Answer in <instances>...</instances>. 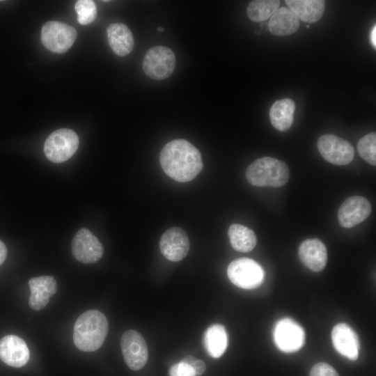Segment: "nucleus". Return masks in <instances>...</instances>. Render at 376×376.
I'll list each match as a JSON object with an SVG mask.
<instances>
[{"mask_svg":"<svg viewBox=\"0 0 376 376\" xmlns=\"http://www.w3.org/2000/svg\"><path fill=\"white\" fill-rule=\"evenodd\" d=\"M331 339L334 348L348 359H358L359 341L355 331L345 323L335 325L331 331Z\"/></svg>","mask_w":376,"mask_h":376,"instance_id":"15","label":"nucleus"},{"mask_svg":"<svg viewBox=\"0 0 376 376\" xmlns=\"http://www.w3.org/2000/svg\"><path fill=\"white\" fill-rule=\"evenodd\" d=\"M30 357L24 340L15 335H7L0 340V359L6 364L15 368L24 366Z\"/></svg>","mask_w":376,"mask_h":376,"instance_id":"14","label":"nucleus"},{"mask_svg":"<svg viewBox=\"0 0 376 376\" xmlns=\"http://www.w3.org/2000/svg\"><path fill=\"white\" fill-rule=\"evenodd\" d=\"M245 176L253 186L279 187L288 182L290 171L284 162L264 157L257 159L247 167Z\"/></svg>","mask_w":376,"mask_h":376,"instance_id":"3","label":"nucleus"},{"mask_svg":"<svg viewBox=\"0 0 376 376\" xmlns=\"http://www.w3.org/2000/svg\"><path fill=\"white\" fill-rule=\"evenodd\" d=\"M157 30H158L159 31H161V32H162V31H164V29H163L162 27H158V28H157Z\"/></svg>","mask_w":376,"mask_h":376,"instance_id":"32","label":"nucleus"},{"mask_svg":"<svg viewBox=\"0 0 376 376\" xmlns=\"http://www.w3.org/2000/svg\"><path fill=\"white\" fill-rule=\"evenodd\" d=\"M170 376H196L194 369L187 363L180 361L169 370Z\"/></svg>","mask_w":376,"mask_h":376,"instance_id":"28","label":"nucleus"},{"mask_svg":"<svg viewBox=\"0 0 376 376\" xmlns=\"http://www.w3.org/2000/svg\"><path fill=\"white\" fill-rule=\"evenodd\" d=\"M107 35L109 45L116 55L124 56L132 51L134 38L126 25L121 23L111 24L107 29Z\"/></svg>","mask_w":376,"mask_h":376,"instance_id":"18","label":"nucleus"},{"mask_svg":"<svg viewBox=\"0 0 376 376\" xmlns=\"http://www.w3.org/2000/svg\"><path fill=\"white\" fill-rule=\"evenodd\" d=\"M203 343L212 357H221L228 346V334L225 327L220 324L210 326L204 334Z\"/></svg>","mask_w":376,"mask_h":376,"instance_id":"22","label":"nucleus"},{"mask_svg":"<svg viewBox=\"0 0 376 376\" xmlns=\"http://www.w3.org/2000/svg\"><path fill=\"white\" fill-rule=\"evenodd\" d=\"M370 40L374 48H376V26L375 25L372 29L370 34Z\"/></svg>","mask_w":376,"mask_h":376,"instance_id":"31","label":"nucleus"},{"mask_svg":"<svg viewBox=\"0 0 376 376\" xmlns=\"http://www.w3.org/2000/svg\"><path fill=\"white\" fill-rule=\"evenodd\" d=\"M7 256V249L5 244L0 240V265L4 262Z\"/></svg>","mask_w":376,"mask_h":376,"instance_id":"30","label":"nucleus"},{"mask_svg":"<svg viewBox=\"0 0 376 376\" xmlns=\"http://www.w3.org/2000/svg\"><path fill=\"white\" fill-rule=\"evenodd\" d=\"M175 63V56L170 48L155 46L146 53L143 60V70L150 78L163 80L172 75Z\"/></svg>","mask_w":376,"mask_h":376,"instance_id":"5","label":"nucleus"},{"mask_svg":"<svg viewBox=\"0 0 376 376\" xmlns=\"http://www.w3.org/2000/svg\"><path fill=\"white\" fill-rule=\"evenodd\" d=\"M75 8L77 14L78 22L81 25L88 24L93 22L96 18L97 8L93 1H77Z\"/></svg>","mask_w":376,"mask_h":376,"instance_id":"26","label":"nucleus"},{"mask_svg":"<svg viewBox=\"0 0 376 376\" xmlns=\"http://www.w3.org/2000/svg\"><path fill=\"white\" fill-rule=\"evenodd\" d=\"M306 27L307 29H309V28H310V26H309V25H306Z\"/></svg>","mask_w":376,"mask_h":376,"instance_id":"33","label":"nucleus"},{"mask_svg":"<svg viewBox=\"0 0 376 376\" xmlns=\"http://www.w3.org/2000/svg\"><path fill=\"white\" fill-rule=\"evenodd\" d=\"M269 31L276 36L295 33L299 27V19L288 7H281L272 15L268 22Z\"/></svg>","mask_w":376,"mask_h":376,"instance_id":"19","label":"nucleus"},{"mask_svg":"<svg viewBox=\"0 0 376 376\" xmlns=\"http://www.w3.org/2000/svg\"><path fill=\"white\" fill-rule=\"evenodd\" d=\"M317 146L322 157L335 165H347L354 156L353 146L347 141L334 134L322 135L318 140Z\"/></svg>","mask_w":376,"mask_h":376,"instance_id":"8","label":"nucleus"},{"mask_svg":"<svg viewBox=\"0 0 376 376\" xmlns=\"http://www.w3.org/2000/svg\"><path fill=\"white\" fill-rule=\"evenodd\" d=\"M76 38L75 29L61 22L49 21L42 27L41 41L42 45L47 49L55 53L66 52L73 45Z\"/></svg>","mask_w":376,"mask_h":376,"instance_id":"7","label":"nucleus"},{"mask_svg":"<svg viewBox=\"0 0 376 376\" xmlns=\"http://www.w3.org/2000/svg\"><path fill=\"white\" fill-rule=\"evenodd\" d=\"M371 211L372 207L368 199L361 196H351L339 207L338 222L343 228L354 227L366 219Z\"/></svg>","mask_w":376,"mask_h":376,"instance_id":"12","label":"nucleus"},{"mask_svg":"<svg viewBox=\"0 0 376 376\" xmlns=\"http://www.w3.org/2000/svg\"><path fill=\"white\" fill-rule=\"evenodd\" d=\"M159 247L162 253L167 260L178 262L185 258L188 253L189 240L182 229L172 227L162 235Z\"/></svg>","mask_w":376,"mask_h":376,"instance_id":"13","label":"nucleus"},{"mask_svg":"<svg viewBox=\"0 0 376 376\" xmlns=\"http://www.w3.org/2000/svg\"><path fill=\"white\" fill-rule=\"evenodd\" d=\"M295 111V102L290 98L276 100L269 109L271 123L276 130L284 132L293 122Z\"/></svg>","mask_w":376,"mask_h":376,"instance_id":"21","label":"nucleus"},{"mask_svg":"<svg viewBox=\"0 0 376 376\" xmlns=\"http://www.w3.org/2000/svg\"><path fill=\"white\" fill-rule=\"evenodd\" d=\"M108 330V320L102 312L97 310L86 311L75 323L74 343L81 351H95L103 344Z\"/></svg>","mask_w":376,"mask_h":376,"instance_id":"2","label":"nucleus"},{"mask_svg":"<svg viewBox=\"0 0 376 376\" xmlns=\"http://www.w3.org/2000/svg\"><path fill=\"white\" fill-rule=\"evenodd\" d=\"M182 361L188 363L194 369L196 376L201 375L205 370V363L192 356H187Z\"/></svg>","mask_w":376,"mask_h":376,"instance_id":"29","label":"nucleus"},{"mask_svg":"<svg viewBox=\"0 0 376 376\" xmlns=\"http://www.w3.org/2000/svg\"><path fill=\"white\" fill-rule=\"evenodd\" d=\"M285 2L299 19L307 23L318 22L325 8L322 0H286Z\"/></svg>","mask_w":376,"mask_h":376,"instance_id":"20","label":"nucleus"},{"mask_svg":"<svg viewBox=\"0 0 376 376\" xmlns=\"http://www.w3.org/2000/svg\"><path fill=\"white\" fill-rule=\"evenodd\" d=\"M120 347L125 363L131 370H139L146 365L148 350L139 332L133 329L126 331L121 337Z\"/></svg>","mask_w":376,"mask_h":376,"instance_id":"10","label":"nucleus"},{"mask_svg":"<svg viewBox=\"0 0 376 376\" xmlns=\"http://www.w3.org/2000/svg\"><path fill=\"white\" fill-rule=\"evenodd\" d=\"M79 137L72 130L62 128L49 134L44 144L46 157L54 163L69 159L77 151Z\"/></svg>","mask_w":376,"mask_h":376,"instance_id":"4","label":"nucleus"},{"mask_svg":"<svg viewBox=\"0 0 376 376\" xmlns=\"http://www.w3.org/2000/svg\"><path fill=\"white\" fill-rule=\"evenodd\" d=\"M273 336L277 347L285 353L298 351L305 343V332L303 328L288 318L281 319L276 322Z\"/></svg>","mask_w":376,"mask_h":376,"instance_id":"9","label":"nucleus"},{"mask_svg":"<svg viewBox=\"0 0 376 376\" xmlns=\"http://www.w3.org/2000/svg\"><path fill=\"white\" fill-rule=\"evenodd\" d=\"M31 295L29 304L30 307L38 311L45 307L57 290L56 281L53 276H41L32 278L29 281Z\"/></svg>","mask_w":376,"mask_h":376,"instance_id":"17","label":"nucleus"},{"mask_svg":"<svg viewBox=\"0 0 376 376\" xmlns=\"http://www.w3.org/2000/svg\"><path fill=\"white\" fill-rule=\"evenodd\" d=\"M301 263L313 272H320L327 262V251L319 239H307L299 246L298 251Z\"/></svg>","mask_w":376,"mask_h":376,"instance_id":"16","label":"nucleus"},{"mask_svg":"<svg viewBox=\"0 0 376 376\" xmlns=\"http://www.w3.org/2000/svg\"><path fill=\"white\" fill-rule=\"evenodd\" d=\"M159 162L164 173L180 182L195 178L203 166L199 150L182 139L171 141L163 147Z\"/></svg>","mask_w":376,"mask_h":376,"instance_id":"1","label":"nucleus"},{"mask_svg":"<svg viewBox=\"0 0 376 376\" xmlns=\"http://www.w3.org/2000/svg\"><path fill=\"white\" fill-rule=\"evenodd\" d=\"M280 5L278 0H256L247 7V15L253 22H263L269 19L277 10Z\"/></svg>","mask_w":376,"mask_h":376,"instance_id":"24","label":"nucleus"},{"mask_svg":"<svg viewBox=\"0 0 376 376\" xmlns=\"http://www.w3.org/2000/svg\"><path fill=\"white\" fill-rule=\"evenodd\" d=\"M74 257L85 264L97 262L103 256L104 248L97 237L88 228H81L72 241Z\"/></svg>","mask_w":376,"mask_h":376,"instance_id":"11","label":"nucleus"},{"mask_svg":"<svg viewBox=\"0 0 376 376\" xmlns=\"http://www.w3.org/2000/svg\"><path fill=\"white\" fill-rule=\"evenodd\" d=\"M227 274L234 285L243 289L257 288L264 280L262 267L248 258H240L232 261L228 267Z\"/></svg>","mask_w":376,"mask_h":376,"instance_id":"6","label":"nucleus"},{"mask_svg":"<svg viewBox=\"0 0 376 376\" xmlns=\"http://www.w3.org/2000/svg\"><path fill=\"white\" fill-rule=\"evenodd\" d=\"M228 235L232 247L236 251L249 252L256 245L257 238L254 232L243 225L231 224Z\"/></svg>","mask_w":376,"mask_h":376,"instance_id":"23","label":"nucleus"},{"mask_svg":"<svg viewBox=\"0 0 376 376\" xmlns=\"http://www.w3.org/2000/svg\"><path fill=\"white\" fill-rule=\"evenodd\" d=\"M310 376H339L336 370L329 364L320 362L313 366Z\"/></svg>","mask_w":376,"mask_h":376,"instance_id":"27","label":"nucleus"},{"mask_svg":"<svg viewBox=\"0 0 376 376\" xmlns=\"http://www.w3.org/2000/svg\"><path fill=\"white\" fill-rule=\"evenodd\" d=\"M357 150L360 156L368 164H376V134L370 132L358 142Z\"/></svg>","mask_w":376,"mask_h":376,"instance_id":"25","label":"nucleus"}]
</instances>
